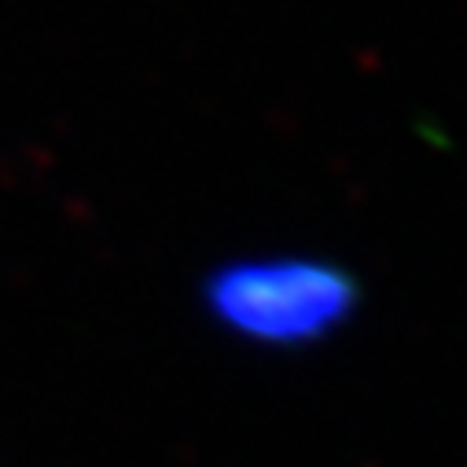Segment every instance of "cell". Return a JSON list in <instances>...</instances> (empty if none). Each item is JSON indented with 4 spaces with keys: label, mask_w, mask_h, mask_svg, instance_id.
<instances>
[{
    "label": "cell",
    "mask_w": 467,
    "mask_h": 467,
    "mask_svg": "<svg viewBox=\"0 0 467 467\" xmlns=\"http://www.w3.org/2000/svg\"><path fill=\"white\" fill-rule=\"evenodd\" d=\"M210 320L258 349H309L354 320L361 287L354 273L320 258H244L202 284Z\"/></svg>",
    "instance_id": "1"
}]
</instances>
